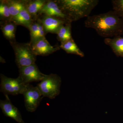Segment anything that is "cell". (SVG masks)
<instances>
[{"mask_svg":"<svg viewBox=\"0 0 123 123\" xmlns=\"http://www.w3.org/2000/svg\"><path fill=\"white\" fill-rule=\"evenodd\" d=\"M113 10L123 20V0H111Z\"/></svg>","mask_w":123,"mask_h":123,"instance_id":"20","label":"cell"},{"mask_svg":"<svg viewBox=\"0 0 123 123\" xmlns=\"http://www.w3.org/2000/svg\"><path fill=\"white\" fill-rule=\"evenodd\" d=\"M0 22L11 21V15L7 0L0 1Z\"/></svg>","mask_w":123,"mask_h":123,"instance_id":"19","label":"cell"},{"mask_svg":"<svg viewBox=\"0 0 123 123\" xmlns=\"http://www.w3.org/2000/svg\"><path fill=\"white\" fill-rule=\"evenodd\" d=\"M35 21L36 20H34L26 8L24 9L20 12L11 20V21L17 25L22 26L27 29L31 24Z\"/></svg>","mask_w":123,"mask_h":123,"instance_id":"12","label":"cell"},{"mask_svg":"<svg viewBox=\"0 0 123 123\" xmlns=\"http://www.w3.org/2000/svg\"><path fill=\"white\" fill-rule=\"evenodd\" d=\"M5 96V99L0 101V107L2 112L6 116L13 119L18 123H23L19 110L13 105L8 95H6Z\"/></svg>","mask_w":123,"mask_h":123,"instance_id":"11","label":"cell"},{"mask_svg":"<svg viewBox=\"0 0 123 123\" xmlns=\"http://www.w3.org/2000/svg\"><path fill=\"white\" fill-rule=\"evenodd\" d=\"M0 79V91L5 95L23 94L30 85L25 84L19 76L16 78H12L1 74Z\"/></svg>","mask_w":123,"mask_h":123,"instance_id":"5","label":"cell"},{"mask_svg":"<svg viewBox=\"0 0 123 123\" xmlns=\"http://www.w3.org/2000/svg\"><path fill=\"white\" fill-rule=\"evenodd\" d=\"M72 23L69 22L63 25L57 31V39L61 43L72 39Z\"/></svg>","mask_w":123,"mask_h":123,"instance_id":"18","label":"cell"},{"mask_svg":"<svg viewBox=\"0 0 123 123\" xmlns=\"http://www.w3.org/2000/svg\"><path fill=\"white\" fill-rule=\"evenodd\" d=\"M19 73L18 76L27 84L33 82L41 81L46 75L40 71L35 63L19 68Z\"/></svg>","mask_w":123,"mask_h":123,"instance_id":"7","label":"cell"},{"mask_svg":"<svg viewBox=\"0 0 123 123\" xmlns=\"http://www.w3.org/2000/svg\"><path fill=\"white\" fill-rule=\"evenodd\" d=\"M31 47L36 55L46 56L60 50V46H53L46 38L39 39L30 42Z\"/></svg>","mask_w":123,"mask_h":123,"instance_id":"8","label":"cell"},{"mask_svg":"<svg viewBox=\"0 0 123 123\" xmlns=\"http://www.w3.org/2000/svg\"><path fill=\"white\" fill-rule=\"evenodd\" d=\"M14 51L15 62L18 68L35 63L36 55L30 43H10Z\"/></svg>","mask_w":123,"mask_h":123,"instance_id":"3","label":"cell"},{"mask_svg":"<svg viewBox=\"0 0 123 123\" xmlns=\"http://www.w3.org/2000/svg\"><path fill=\"white\" fill-rule=\"evenodd\" d=\"M37 20L38 23V33L35 39L33 41L30 42H33L35 40L39 39L46 38L45 36V35L46 34V33H45L44 28L42 25V23L39 20L38 18Z\"/></svg>","mask_w":123,"mask_h":123,"instance_id":"22","label":"cell"},{"mask_svg":"<svg viewBox=\"0 0 123 123\" xmlns=\"http://www.w3.org/2000/svg\"><path fill=\"white\" fill-rule=\"evenodd\" d=\"M47 0H28L26 9L35 20H37L40 11Z\"/></svg>","mask_w":123,"mask_h":123,"instance_id":"15","label":"cell"},{"mask_svg":"<svg viewBox=\"0 0 123 123\" xmlns=\"http://www.w3.org/2000/svg\"><path fill=\"white\" fill-rule=\"evenodd\" d=\"M60 8L69 21L89 16L98 5V0H56Z\"/></svg>","mask_w":123,"mask_h":123,"instance_id":"2","label":"cell"},{"mask_svg":"<svg viewBox=\"0 0 123 123\" xmlns=\"http://www.w3.org/2000/svg\"><path fill=\"white\" fill-rule=\"evenodd\" d=\"M60 48L68 54H74L81 57H84L85 54L79 48L73 39L61 43Z\"/></svg>","mask_w":123,"mask_h":123,"instance_id":"17","label":"cell"},{"mask_svg":"<svg viewBox=\"0 0 123 123\" xmlns=\"http://www.w3.org/2000/svg\"><path fill=\"white\" fill-rule=\"evenodd\" d=\"M28 0H7L10 13L12 18L26 8Z\"/></svg>","mask_w":123,"mask_h":123,"instance_id":"16","label":"cell"},{"mask_svg":"<svg viewBox=\"0 0 123 123\" xmlns=\"http://www.w3.org/2000/svg\"><path fill=\"white\" fill-rule=\"evenodd\" d=\"M104 42L110 46L117 56L123 57V37L118 36L113 38H106Z\"/></svg>","mask_w":123,"mask_h":123,"instance_id":"13","label":"cell"},{"mask_svg":"<svg viewBox=\"0 0 123 123\" xmlns=\"http://www.w3.org/2000/svg\"><path fill=\"white\" fill-rule=\"evenodd\" d=\"M28 29L30 31V42H31L35 39L38 31V23L37 20H36L33 22L29 27Z\"/></svg>","mask_w":123,"mask_h":123,"instance_id":"21","label":"cell"},{"mask_svg":"<svg viewBox=\"0 0 123 123\" xmlns=\"http://www.w3.org/2000/svg\"><path fill=\"white\" fill-rule=\"evenodd\" d=\"M43 15L55 17L69 21L60 8L56 0H47L39 13L38 17Z\"/></svg>","mask_w":123,"mask_h":123,"instance_id":"10","label":"cell"},{"mask_svg":"<svg viewBox=\"0 0 123 123\" xmlns=\"http://www.w3.org/2000/svg\"><path fill=\"white\" fill-rule=\"evenodd\" d=\"M25 105L29 112H34L39 106L43 96L37 86L29 85L23 94Z\"/></svg>","mask_w":123,"mask_h":123,"instance_id":"6","label":"cell"},{"mask_svg":"<svg viewBox=\"0 0 123 123\" xmlns=\"http://www.w3.org/2000/svg\"><path fill=\"white\" fill-rule=\"evenodd\" d=\"M61 79L56 74L45 75L37 85L43 97L54 99L60 94Z\"/></svg>","mask_w":123,"mask_h":123,"instance_id":"4","label":"cell"},{"mask_svg":"<svg viewBox=\"0 0 123 123\" xmlns=\"http://www.w3.org/2000/svg\"><path fill=\"white\" fill-rule=\"evenodd\" d=\"M17 26L11 21L0 22V29L3 35L10 43L16 42L15 33Z\"/></svg>","mask_w":123,"mask_h":123,"instance_id":"14","label":"cell"},{"mask_svg":"<svg viewBox=\"0 0 123 123\" xmlns=\"http://www.w3.org/2000/svg\"><path fill=\"white\" fill-rule=\"evenodd\" d=\"M38 18L42 23L46 34L48 33L56 34L62 26L70 22L44 15H40Z\"/></svg>","mask_w":123,"mask_h":123,"instance_id":"9","label":"cell"},{"mask_svg":"<svg viewBox=\"0 0 123 123\" xmlns=\"http://www.w3.org/2000/svg\"><path fill=\"white\" fill-rule=\"evenodd\" d=\"M85 25L94 29L98 35L105 38L120 36L123 33V20L113 10L90 15L85 21Z\"/></svg>","mask_w":123,"mask_h":123,"instance_id":"1","label":"cell"}]
</instances>
